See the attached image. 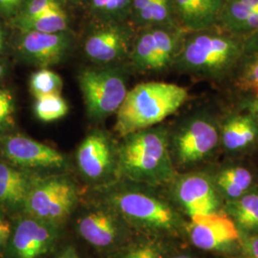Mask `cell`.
<instances>
[{
	"instance_id": "1",
	"label": "cell",
	"mask_w": 258,
	"mask_h": 258,
	"mask_svg": "<svg viewBox=\"0 0 258 258\" xmlns=\"http://www.w3.org/2000/svg\"><path fill=\"white\" fill-rule=\"evenodd\" d=\"M153 187L119 180L96 190L97 198L119 212L136 233L166 239L183 236L186 219Z\"/></svg>"
},
{
	"instance_id": "2",
	"label": "cell",
	"mask_w": 258,
	"mask_h": 258,
	"mask_svg": "<svg viewBox=\"0 0 258 258\" xmlns=\"http://www.w3.org/2000/svg\"><path fill=\"white\" fill-rule=\"evenodd\" d=\"M168 132L159 124L121 137L118 143L120 180L154 187L169 184L178 172L169 150Z\"/></svg>"
},
{
	"instance_id": "3",
	"label": "cell",
	"mask_w": 258,
	"mask_h": 258,
	"mask_svg": "<svg viewBox=\"0 0 258 258\" xmlns=\"http://www.w3.org/2000/svg\"><path fill=\"white\" fill-rule=\"evenodd\" d=\"M245 48V37L219 26L188 32L172 67L186 74L221 79L235 71Z\"/></svg>"
},
{
	"instance_id": "4",
	"label": "cell",
	"mask_w": 258,
	"mask_h": 258,
	"mask_svg": "<svg viewBox=\"0 0 258 258\" xmlns=\"http://www.w3.org/2000/svg\"><path fill=\"white\" fill-rule=\"evenodd\" d=\"M188 99L187 90L167 83H144L129 90L116 113L115 132L120 138L139 130L159 125Z\"/></svg>"
},
{
	"instance_id": "5",
	"label": "cell",
	"mask_w": 258,
	"mask_h": 258,
	"mask_svg": "<svg viewBox=\"0 0 258 258\" xmlns=\"http://www.w3.org/2000/svg\"><path fill=\"white\" fill-rule=\"evenodd\" d=\"M73 215L79 237L102 258L126 245L137 234L119 212L99 198L80 202Z\"/></svg>"
},
{
	"instance_id": "6",
	"label": "cell",
	"mask_w": 258,
	"mask_h": 258,
	"mask_svg": "<svg viewBox=\"0 0 258 258\" xmlns=\"http://www.w3.org/2000/svg\"><path fill=\"white\" fill-rule=\"evenodd\" d=\"M169 150L177 168L197 166L220 146V122L208 111H197L168 132Z\"/></svg>"
},
{
	"instance_id": "7",
	"label": "cell",
	"mask_w": 258,
	"mask_h": 258,
	"mask_svg": "<svg viewBox=\"0 0 258 258\" xmlns=\"http://www.w3.org/2000/svg\"><path fill=\"white\" fill-rule=\"evenodd\" d=\"M80 202L79 185L68 172L39 176L28 194L22 214L64 228Z\"/></svg>"
},
{
	"instance_id": "8",
	"label": "cell",
	"mask_w": 258,
	"mask_h": 258,
	"mask_svg": "<svg viewBox=\"0 0 258 258\" xmlns=\"http://www.w3.org/2000/svg\"><path fill=\"white\" fill-rule=\"evenodd\" d=\"M118 65L88 67L79 73L78 83L91 120L100 121L116 114L128 93L126 72Z\"/></svg>"
},
{
	"instance_id": "9",
	"label": "cell",
	"mask_w": 258,
	"mask_h": 258,
	"mask_svg": "<svg viewBox=\"0 0 258 258\" xmlns=\"http://www.w3.org/2000/svg\"><path fill=\"white\" fill-rule=\"evenodd\" d=\"M75 164L83 182L94 189L120 180L118 143L103 129L89 131L75 153Z\"/></svg>"
},
{
	"instance_id": "10",
	"label": "cell",
	"mask_w": 258,
	"mask_h": 258,
	"mask_svg": "<svg viewBox=\"0 0 258 258\" xmlns=\"http://www.w3.org/2000/svg\"><path fill=\"white\" fill-rule=\"evenodd\" d=\"M188 32L180 26L147 27L134 38L129 60L133 69L161 72L172 66Z\"/></svg>"
},
{
	"instance_id": "11",
	"label": "cell",
	"mask_w": 258,
	"mask_h": 258,
	"mask_svg": "<svg viewBox=\"0 0 258 258\" xmlns=\"http://www.w3.org/2000/svg\"><path fill=\"white\" fill-rule=\"evenodd\" d=\"M167 185L168 200L187 220L223 212L224 200L209 173H178Z\"/></svg>"
},
{
	"instance_id": "12",
	"label": "cell",
	"mask_w": 258,
	"mask_h": 258,
	"mask_svg": "<svg viewBox=\"0 0 258 258\" xmlns=\"http://www.w3.org/2000/svg\"><path fill=\"white\" fill-rule=\"evenodd\" d=\"M0 157L14 166L40 176L67 172L70 167L64 153L20 134L0 136Z\"/></svg>"
},
{
	"instance_id": "13",
	"label": "cell",
	"mask_w": 258,
	"mask_h": 258,
	"mask_svg": "<svg viewBox=\"0 0 258 258\" xmlns=\"http://www.w3.org/2000/svg\"><path fill=\"white\" fill-rule=\"evenodd\" d=\"M63 235V227L38 220L26 214L15 218L4 258H48L56 249Z\"/></svg>"
},
{
	"instance_id": "14",
	"label": "cell",
	"mask_w": 258,
	"mask_h": 258,
	"mask_svg": "<svg viewBox=\"0 0 258 258\" xmlns=\"http://www.w3.org/2000/svg\"><path fill=\"white\" fill-rule=\"evenodd\" d=\"M184 236L196 249L234 256L240 247L241 233L225 212L188 219Z\"/></svg>"
},
{
	"instance_id": "15",
	"label": "cell",
	"mask_w": 258,
	"mask_h": 258,
	"mask_svg": "<svg viewBox=\"0 0 258 258\" xmlns=\"http://www.w3.org/2000/svg\"><path fill=\"white\" fill-rule=\"evenodd\" d=\"M75 38L69 32H23L19 52L24 59L40 68L59 64L72 53Z\"/></svg>"
},
{
	"instance_id": "16",
	"label": "cell",
	"mask_w": 258,
	"mask_h": 258,
	"mask_svg": "<svg viewBox=\"0 0 258 258\" xmlns=\"http://www.w3.org/2000/svg\"><path fill=\"white\" fill-rule=\"evenodd\" d=\"M133 41L130 29L111 25L96 29L85 37L83 51L87 58L97 64H119L128 58Z\"/></svg>"
},
{
	"instance_id": "17",
	"label": "cell",
	"mask_w": 258,
	"mask_h": 258,
	"mask_svg": "<svg viewBox=\"0 0 258 258\" xmlns=\"http://www.w3.org/2000/svg\"><path fill=\"white\" fill-rule=\"evenodd\" d=\"M39 176L0 157V210L15 218L21 215L28 194Z\"/></svg>"
},
{
	"instance_id": "18",
	"label": "cell",
	"mask_w": 258,
	"mask_h": 258,
	"mask_svg": "<svg viewBox=\"0 0 258 258\" xmlns=\"http://www.w3.org/2000/svg\"><path fill=\"white\" fill-rule=\"evenodd\" d=\"M178 24L187 32L218 26L227 0H172Z\"/></svg>"
},
{
	"instance_id": "19",
	"label": "cell",
	"mask_w": 258,
	"mask_h": 258,
	"mask_svg": "<svg viewBox=\"0 0 258 258\" xmlns=\"http://www.w3.org/2000/svg\"><path fill=\"white\" fill-rule=\"evenodd\" d=\"M257 143V122L248 113H231L220 122V146L227 152L241 153Z\"/></svg>"
},
{
	"instance_id": "20",
	"label": "cell",
	"mask_w": 258,
	"mask_h": 258,
	"mask_svg": "<svg viewBox=\"0 0 258 258\" xmlns=\"http://www.w3.org/2000/svg\"><path fill=\"white\" fill-rule=\"evenodd\" d=\"M218 26L238 37L258 32V0H227Z\"/></svg>"
},
{
	"instance_id": "21",
	"label": "cell",
	"mask_w": 258,
	"mask_h": 258,
	"mask_svg": "<svg viewBox=\"0 0 258 258\" xmlns=\"http://www.w3.org/2000/svg\"><path fill=\"white\" fill-rule=\"evenodd\" d=\"M223 212L231 217L240 232L258 234V186L236 200L226 201Z\"/></svg>"
},
{
	"instance_id": "22",
	"label": "cell",
	"mask_w": 258,
	"mask_h": 258,
	"mask_svg": "<svg viewBox=\"0 0 258 258\" xmlns=\"http://www.w3.org/2000/svg\"><path fill=\"white\" fill-rule=\"evenodd\" d=\"M212 178L225 202L238 199L254 186L253 174L245 166L222 167Z\"/></svg>"
},
{
	"instance_id": "23",
	"label": "cell",
	"mask_w": 258,
	"mask_h": 258,
	"mask_svg": "<svg viewBox=\"0 0 258 258\" xmlns=\"http://www.w3.org/2000/svg\"><path fill=\"white\" fill-rule=\"evenodd\" d=\"M172 250L169 239L137 233L126 245L104 258H167Z\"/></svg>"
},
{
	"instance_id": "24",
	"label": "cell",
	"mask_w": 258,
	"mask_h": 258,
	"mask_svg": "<svg viewBox=\"0 0 258 258\" xmlns=\"http://www.w3.org/2000/svg\"><path fill=\"white\" fill-rule=\"evenodd\" d=\"M234 73L239 89L258 95V32L245 37L244 52Z\"/></svg>"
},
{
	"instance_id": "25",
	"label": "cell",
	"mask_w": 258,
	"mask_h": 258,
	"mask_svg": "<svg viewBox=\"0 0 258 258\" xmlns=\"http://www.w3.org/2000/svg\"><path fill=\"white\" fill-rule=\"evenodd\" d=\"M135 20L139 25L146 28L180 26L176 19L172 0H150L145 9L135 15Z\"/></svg>"
},
{
	"instance_id": "26",
	"label": "cell",
	"mask_w": 258,
	"mask_h": 258,
	"mask_svg": "<svg viewBox=\"0 0 258 258\" xmlns=\"http://www.w3.org/2000/svg\"><path fill=\"white\" fill-rule=\"evenodd\" d=\"M68 19L61 6L49 10L37 18L19 21V27L23 32L57 33L66 31Z\"/></svg>"
},
{
	"instance_id": "27",
	"label": "cell",
	"mask_w": 258,
	"mask_h": 258,
	"mask_svg": "<svg viewBox=\"0 0 258 258\" xmlns=\"http://www.w3.org/2000/svg\"><path fill=\"white\" fill-rule=\"evenodd\" d=\"M34 111L38 120L52 122L65 117L69 112V106L60 94H53L36 99Z\"/></svg>"
},
{
	"instance_id": "28",
	"label": "cell",
	"mask_w": 258,
	"mask_h": 258,
	"mask_svg": "<svg viewBox=\"0 0 258 258\" xmlns=\"http://www.w3.org/2000/svg\"><path fill=\"white\" fill-rule=\"evenodd\" d=\"M30 91L37 99L43 96L60 94L63 82L61 77L48 68H40L30 78Z\"/></svg>"
},
{
	"instance_id": "29",
	"label": "cell",
	"mask_w": 258,
	"mask_h": 258,
	"mask_svg": "<svg viewBox=\"0 0 258 258\" xmlns=\"http://www.w3.org/2000/svg\"><path fill=\"white\" fill-rule=\"evenodd\" d=\"M15 111L14 96L7 89H0V136L4 135L12 124Z\"/></svg>"
},
{
	"instance_id": "30",
	"label": "cell",
	"mask_w": 258,
	"mask_h": 258,
	"mask_svg": "<svg viewBox=\"0 0 258 258\" xmlns=\"http://www.w3.org/2000/svg\"><path fill=\"white\" fill-rule=\"evenodd\" d=\"M60 6L57 0H28L19 21L34 19L49 10Z\"/></svg>"
},
{
	"instance_id": "31",
	"label": "cell",
	"mask_w": 258,
	"mask_h": 258,
	"mask_svg": "<svg viewBox=\"0 0 258 258\" xmlns=\"http://www.w3.org/2000/svg\"><path fill=\"white\" fill-rule=\"evenodd\" d=\"M240 233L239 250L234 258H258V234Z\"/></svg>"
},
{
	"instance_id": "32",
	"label": "cell",
	"mask_w": 258,
	"mask_h": 258,
	"mask_svg": "<svg viewBox=\"0 0 258 258\" xmlns=\"http://www.w3.org/2000/svg\"><path fill=\"white\" fill-rule=\"evenodd\" d=\"M13 231V223L10 221L7 214L0 210V254L6 248Z\"/></svg>"
},
{
	"instance_id": "33",
	"label": "cell",
	"mask_w": 258,
	"mask_h": 258,
	"mask_svg": "<svg viewBox=\"0 0 258 258\" xmlns=\"http://www.w3.org/2000/svg\"><path fill=\"white\" fill-rule=\"evenodd\" d=\"M132 0H108L104 13L110 16H122L131 6Z\"/></svg>"
},
{
	"instance_id": "34",
	"label": "cell",
	"mask_w": 258,
	"mask_h": 258,
	"mask_svg": "<svg viewBox=\"0 0 258 258\" xmlns=\"http://www.w3.org/2000/svg\"><path fill=\"white\" fill-rule=\"evenodd\" d=\"M240 110L248 113L258 124V95L249 96L240 102Z\"/></svg>"
},
{
	"instance_id": "35",
	"label": "cell",
	"mask_w": 258,
	"mask_h": 258,
	"mask_svg": "<svg viewBox=\"0 0 258 258\" xmlns=\"http://www.w3.org/2000/svg\"><path fill=\"white\" fill-rule=\"evenodd\" d=\"M48 258H82L74 245H65L55 250Z\"/></svg>"
},
{
	"instance_id": "36",
	"label": "cell",
	"mask_w": 258,
	"mask_h": 258,
	"mask_svg": "<svg viewBox=\"0 0 258 258\" xmlns=\"http://www.w3.org/2000/svg\"><path fill=\"white\" fill-rule=\"evenodd\" d=\"M167 258H198L192 252L189 251H184V250H172Z\"/></svg>"
},
{
	"instance_id": "37",
	"label": "cell",
	"mask_w": 258,
	"mask_h": 258,
	"mask_svg": "<svg viewBox=\"0 0 258 258\" xmlns=\"http://www.w3.org/2000/svg\"><path fill=\"white\" fill-rule=\"evenodd\" d=\"M19 2V0H0V8L3 11H10L13 9Z\"/></svg>"
},
{
	"instance_id": "38",
	"label": "cell",
	"mask_w": 258,
	"mask_h": 258,
	"mask_svg": "<svg viewBox=\"0 0 258 258\" xmlns=\"http://www.w3.org/2000/svg\"><path fill=\"white\" fill-rule=\"evenodd\" d=\"M107 1L108 0H92L93 6L95 9L104 13Z\"/></svg>"
},
{
	"instance_id": "39",
	"label": "cell",
	"mask_w": 258,
	"mask_h": 258,
	"mask_svg": "<svg viewBox=\"0 0 258 258\" xmlns=\"http://www.w3.org/2000/svg\"><path fill=\"white\" fill-rule=\"evenodd\" d=\"M3 46V34H2V31L0 30V50L2 49Z\"/></svg>"
},
{
	"instance_id": "40",
	"label": "cell",
	"mask_w": 258,
	"mask_h": 258,
	"mask_svg": "<svg viewBox=\"0 0 258 258\" xmlns=\"http://www.w3.org/2000/svg\"><path fill=\"white\" fill-rule=\"evenodd\" d=\"M4 74V65L0 61V78Z\"/></svg>"
}]
</instances>
